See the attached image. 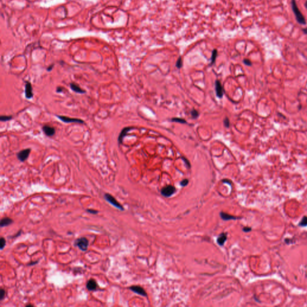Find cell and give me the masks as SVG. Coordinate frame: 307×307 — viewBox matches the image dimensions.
Here are the masks:
<instances>
[{
	"instance_id": "1",
	"label": "cell",
	"mask_w": 307,
	"mask_h": 307,
	"mask_svg": "<svg viewBox=\"0 0 307 307\" xmlns=\"http://www.w3.org/2000/svg\"><path fill=\"white\" fill-rule=\"evenodd\" d=\"M291 6L292 11L295 14L297 23L300 25H305L306 23L305 17L298 8L295 0H291Z\"/></svg>"
},
{
	"instance_id": "2",
	"label": "cell",
	"mask_w": 307,
	"mask_h": 307,
	"mask_svg": "<svg viewBox=\"0 0 307 307\" xmlns=\"http://www.w3.org/2000/svg\"><path fill=\"white\" fill-rule=\"evenodd\" d=\"M75 245L82 251H86L88 248L89 241L86 238L81 237L75 241Z\"/></svg>"
},
{
	"instance_id": "3",
	"label": "cell",
	"mask_w": 307,
	"mask_h": 307,
	"mask_svg": "<svg viewBox=\"0 0 307 307\" xmlns=\"http://www.w3.org/2000/svg\"><path fill=\"white\" fill-rule=\"evenodd\" d=\"M104 197L105 199H106L108 201L109 204H110L113 206H115V208H118V209H119L121 210H124V207L122 206V205L121 204H120L118 202V201H117V200L115 197H114L112 195H110L109 193H106V194H104Z\"/></svg>"
},
{
	"instance_id": "4",
	"label": "cell",
	"mask_w": 307,
	"mask_h": 307,
	"mask_svg": "<svg viewBox=\"0 0 307 307\" xmlns=\"http://www.w3.org/2000/svg\"><path fill=\"white\" fill-rule=\"evenodd\" d=\"M58 119L62 121L66 122V123H77V124H84V121L81 119L77 118H71L70 117L65 116H57Z\"/></svg>"
},
{
	"instance_id": "5",
	"label": "cell",
	"mask_w": 307,
	"mask_h": 307,
	"mask_svg": "<svg viewBox=\"0 0 307 307\" xmlns=\"http://www.w3.org/2000/svg\"><path fill=\"white\" fill-rule=\"evenodd\" d=\"M175 191H176V189H175L173 186H168L162 188L161 193L163 196L166 197H170L172 195H173Z\"/></svg>"
},
{
	"instance_id": "6",
	"label": "cell",
	"mask_w": 307,
	"mask_h": 307,
	"mask_svg": "<svg viewBox=\"0 0 307 307\" xmlns=\"http://www.w3.org/2000/svg\"><path fill=\"white\" fill-rule=\"evenodd\" d=\"M30 151H31L30 149H25V150H23L21 151L17 154V159H18V160H20L21 162L25 161L28 158L29 155L30 154Z\"/></svg>"
},
{
	"instance_id": "7",
	"label": "cell",
	"mask_w": 307,
	"mask_h": 307,
	"mask_svg": "<svg viewBox=\"0 0 307 307\" xmlns=\"http://www.w3.org/2000/svg\"><path fill=\"white\" fill-rule=\"evenodd\" d=\"M86 288L90 291H95L97 290L99 288V285L97 283V281L92 278H91L86 283Z\"/></svg>"
},
{
	"instance_id": "8",
	"label": "cell",
	"mask_w": 307,
	"mask_h": 307,
	"mask_svg": "<svg viewBox=\"0 0 307 307\" xmlns=\"http://www.w3.org/2000/svg\"><path fill=\"white\" fill-rule=\"evenodd\" d=\"M215 91H216L217 95L219 98L221 99L223 97V94H224L223 87L221 85V83H220V82L219 81H215Z\"/></svg>"
},
{
	"instance_id": "9",
	"label": "cell",
	"mask_w": 307,
	"mask_h": 307,
	"mask_svg": "<svg viewBox=\"0 0 307 307\" xmlns=\"http://www.w3.org/2000/svg\"><path fill=\"white\" fill-rule=\"evenodd\" d=\"M25 97L28 99H30L33 97L32 88V86L30 82H27L25 84Z\"/></svg>"
},
{
	"instance_id": "10",
	"label": "cell",
	"mask_w": 307,
	"mask_h": 307,
	"mask_svg": "<svg viewBox=\"0 0 307 307\" xmlns=\"http://www.w3.org/2000/svg\"><path fill=\"white\" fill-rule=\"evenodd\" d=\"M43 132L45 134L49 137L53 136L55 134V130L54 127L49 126L48 125H45L42 127Z\"/></svg>"
},
{
	"instance_id": "11",
	"label": "cell",
	"mask_w": 307,
	"mask_h": 307,
	"mask_svg": "<svg viewBox=\"0 0 307 307\" xmlns=\"http://www.w3.org/2000/svg\"><path fill=\"white\" fill-rule=\"evenodd\" d=\"M129 288L130 289L131 291H133V292H135V293H136L137 294H139L140 295H142L143 296H147V294H146L145 290L141 287L138 286H131Z\"/></svg>"
},
{
	"instance_id": "12",
	"label": "cell",
	"mask_w": 307,
	"mask_h": 307,
	"mask_svg": "<svg viewBox=\"0 0 307 307\" xmlns=\"http://www.w3.org/2000/svg\"><path fill=\"white\" fill-rule=\"evenodd\" d=\"M134 128L133 127H126L122 129V130L121 131V133L119 134V137H118V142L119 144H121L122 143V141H123V139L124 138V137L127 135V133L128 132V131L131 130L133 129Z\"/></svg>"
},
{
	"instance_id": "13",
	"label": "cell",
	"mask_w": 307,
	"mask_h": 307,
	"mask_svg": "<svg viewBox=\"0 0 307 307\" xmlns=\"http://www.w3.org/2000/svg\"><path fill=\"white\" fill-rule=\"evenodd\" d=\"M13 223V220L12 218L9 217H4L1 219V223H0V226L1 227L8 226L10 224H12Z\"/></svg>"
},
{
	"instance_id": "14",
	"label": "cell",
	"mask_w": 307,
	"mask_h": 307,
	"mask_svg": "<svg viewBox=\"0 0 307 307\" xmlns=\"http://www.w3.org/2000/svg\"><path fill=\"white\" fill-rule=\"evenodd\" d=\"M220 217L223 219V220H226V221L230 220H237V219L240 218L239 217H235L233 215H231L230 214H228L223 212H221L220 213Z\"/></svg>"
},
{
	"instance_id": "15",
	"label": "cell",
	"mask_w": 307,
	"mask_h": 307,
	"mask_svg": "<svg viewBox=\"0 0 307 307\" xmlns=\"http://www.w3.org/2000/svg\"><path fill=\"white\" fill-rule=\"evenodd\" d=\"M70 86V88H71L72 90H73L75 92L79 93V94H84L85 92V90H82L79 86H78L77 85L74 83H71Z\"/></svg>"
},
{
	"instance_id": "16",
	"label": "cell",
	"mask_w": 307,
	"mask_h": 307,
	"mask_svg": "<svg viewBox=\"0 0 307 307\" xmlns=\"http://www.w3.org/2000/svg\"><path fill=\"white\" fill-rule=\"evenodd\" d=\"M227 235L225 233H221L217 238V243L220 246H223L227 240Z\"/></svg>"
},
{
	"instance_id": "17",
	"label": "cell",
	"mask_w": 307,
	"mask_h": 307,
	"mask_svg": "<svg viewBox=\"0 0 307 307\" xmlns=\"http://www.w3.org/2000/svg\"><path fill=\"white\" fill-rule=\"evenodd\" d=\"M217 57V49H214L212 50V57H211V62H210V66H212L215 63Z\"/></svg>"
},
{
	"instance_id": "18",
	"label": "cell",
	"mask_w": 307,
	"mask_h": 307,
	"mask_svg": "<svg viewBox=\"0 0 307 307\" xmlns=\"http://www.w3.org/2000/svg\"><path fill=\"white\" fill-rule=\"evenodd\" d=\"M172 121L179 122V123H181V124L187 123V121L185 119H184L182 118H173L172 119Z\"/></svg>"
},
{
	"instance_id": "19",
	"label": "cell",
	"mask_w": 307,
	"mask_h": 307,
	"mask_svg": "<svg viewBox=\"0 0 307 307\" xmlns=\"http://www.w3.org/2000/svg\"><path fill=\"white\" fill-rule=\"evenodd\" d=\"M299 226H301V227H306V226H307V217L306 216H304L302 218V220L299 223Z\"/></svg>"
},
{
	"instance_id": "20",
	"label": "cell",
	"mask_w": 307,
	"mask_h": 307,
	"mask_svg": "<svg viewBox=\"0 0 307 307\" xmlns=\"http://www.w3.org/2000/svg\"><path fill=\"white\" fill-rule=\"evenodd\" d=\"M6 240L3 237H1V239H0V249L3 250L6 246Z\"/></svg>"
},
{
	"instance_id": "21",
	"label": "cell",
	"mask_w": 307,
	"mask_h": 307,
	"mask_svg": "<svg viewBox=\"0 0 307 307\" xmlns=\"http://www.w3.org/2000/svg\"><path fill=\"white\" fill-rule=\"evenodd\" d=\"M6 293L4 289L3 288L0 289V301H1L4 299V297L6 296Z\"/></svg>"
},
{
	"instance_id": "22",
	"label": "cell",
	"mask_w": 307,
	"mask_h": 307,
	"mask_svg": "<svg viewBox=\"0 0 307 307\" xmlns=\"http://www.w3.org/2000/svg\"><path fill=\"white\" fill-rule=\"evenodd\" d=\"M191 115L193 118H197L199 117V112L196 110L193 109L191 112Z\"/></svg>"
},
{
	"instance_id": "23",
	"label": "cell",
	"mask_w": 307,
	"mask_h": 307,
	"mask_svg": "<svg viewBox=\"0 0 307 307\" xmlns=\"http://www.w3.org/2000/svg\"><path fill=\"white\" fill-rule=\"evenodd\" d=\"M176 66L178 68H181L182 67V58L181 57L178 58V59L177 61Z\"/></svg>"
},
{
	"instance_id": "24",
	"label": "cell",
	"mask_w": 307,
	"mask_h": 307,
	"mask_svg": "<svg viewBox=\"0 0 307 307\" xmlns=\"http://www.w3.org/2000/svg\"><path fill=\"white\" fill-rule=\"evenodd\" d=\"M12 116H1L0 117V120L1 121H7L12 119Z\"/></svg>"
},
{
	"instance_id": "25",
	"label": "cell",
	"mask_w": 307,
	"mask_h": 307,
	"mask_svg": "<svg viewBox=\"0 0 307 307\" xmlns=\"http://www.w3.org/2000/svg\"><path fill=\"white\" fill-rule=\"evenodd\" d=\"M86 211L88 213L92 214H97L99 213V211L97 210L92 209H88L86 210Z\"/></svg>"
},
{
	"instance_id": "26",
	"label": "cell",
	"mask_w": 307,
	"mask_h": 307,
	"mask_svg": "<svg viewBox=\"0 0 307 307\" xmlns=\"http://www.w3.org/2000/svg\"><path fill=\"white\" fill-rule=\"evenodd\" d=\"M188 182H189L188 180L187 179H185L182 180V181L180 182V184H181V186H182V187H186V186H187L188 185Z\"/></svg>"
},
{
	"instance_id": "27",
	"label": "cell",
	"mask_w": 307,
	"mask_h": 307,
	"mask_svg": "<svg viewBox=\"0 0 307 307\" xmlns=\"http://www.w3.org/2000/svg\"><path fill=\"white\" fill-rule=\"evenodd\" d=\"M224 124L225 126L226 127H229V126H230V122H229V119H228L227 118H226L224 119Z\"/></svg>"
},
{
	"instance_id": "28",
	"label": "cell",
	"mask_w": 307,
	"mask_h": 307,
	"mask_svg": "<svg viewBox=\"0 0 307 307\" xmlns=\"http://www.w3.org/2000/svg\"><path fill=\"white\" fill-rule=\"evenodd\" d=\"M243 62H244V63L245 65H247V66H251L252 65V63H251V61L249 60V59H244Z\"/></svg>"
},
{
	"instance_id": "29",
	"label": "cell",
	"mask_w": 307,
	"mask_h": 307,
	"mask_svg": "<svg viewBox=\"0 0 307 307\" xmlns=\"http://www.w3.org/2000/svg\"><path fill=\"white\" fill-rule=\"evenodd\" d=\"M251 230V228L248 227H245L243 228V231L245 232H249Z\"/></svg>"
},
{
	"instance_id": "30",
	"label": "cell",
	"mask_w": 307,
	"mask_h": 307,
	"mask_svg": "<svg viewBox=\"0 0 307 307\" xmlns=\"http://www.w3.org/2000/svg\"><path fill=\"white\" fill-rule=\"evenodd\" d=\"M53 67H54V64H52L50 65L49 67H48V68H47V71L48 72H50L51 70L53 69Z\"/></svg>"
},
{
	"instance_id": "31",
	"label": "cell",
	"mask_w": 307,
	"mask_h": 307,
	"mask_svg": "<svg viewBox=\"0 0 307 307\" xmlns=\"http://www.w3.org/2000/svg\"><path fill=\"white\" fill-rule=\"evenodd\" d=\"M38 263V261H32V262H30L29 263V264H28V266H31V265H36Z\"/></svg>"
},
{
	"instance_id": "32",
	"label": "cell",
	"mask_w": 307,
	"mask_h": 307,
	"mask_svg": "<svg viewBox=\"0 0 307 307\" xmlns=\"http://www.w3.org/2000/svg\"><path fill=\"white\" fill-rule=\"evenodd\" d=\"M63 88L62 87H58L57 88V92H61L63 91Z\"/></svg>"
},
{
	"instance_id": "33",
	"label": "cell",
	"mask_w": 307,
	"mask_h": 307,
	"mask_svg": "<svg viewBox=\"0 0 307 307\" xmlns=\"http://www.w3.org/2000/svg\"><path fill=\"white\" fill-rule=\"evenodd\" d=\"M183 159L184 160V161H186V164H187V165L188 167V168H190V164L187 161V160L186 159H184V158H183Z\"/></svg>"
},
{
	"instance_id": "34",
	"label": "cell",
	"mask_w": 307,
	"mask_h": 307,
	"mask_svg": "<svg viewBox=\"0 0 307 307\" xmlns=\"http://www.w3.org/2000/svg\"><path fill=\"white\" fill-rule=\"evenodd\" d=\"M302 31H303V32H304V34H307V27H306V28H304V29L302 30Z\"/></svg>"
},
{
	"instance_id": "35",
	"label": "cell",
	"mask_w": 307,
	"mask_h": 307,
	"mask_svg": "<svg viewBox=\"0 0 307 307\" xmlns=\"http://www.w3.org/2000/svg\"><path fill=\"white\" fill-rule=\"evenodd\" d=\"M304 6H305V8H306V9H307V0H306V1H305V4H304Z\"/></svg>"
},
{
	"instance_id": "36",
	"label": "cell",
	"mask_w": 307,
	"mask_h": 307,
	"mask_svg": "<svg viewBox=\"0 0 307 307\" xmlns=\"http://www.w3.org/2000/svg\"><path fill=\"white\" fill-rule=\"evenodd\" d=\"M34 306V305H31V304H27V305H26V306H27V307H29V306Z\"/></svg>"
},
{
	"instance_id": "37",
	"label": "cell",
	"mask_w": 307,
	"mask_h": 307,
	"mask_svg": "<svg viewBox=\"0 0 307 307\" xmlns=\"http://www.w3.org/2000/svg\"><path fill=\"white\" fill-rule=\"evenodd\" d=\"M223 182H226V181H225V180H223ZM226 182H227V183H229V184H231V183H230V182H229V181H226Z\"/></svg>"
}]
</instances>
